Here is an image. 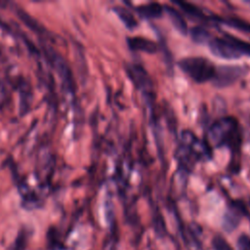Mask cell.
Returning a JSON list of instances; mask_svg holds the SVG:
<instances>
[{"label": "cell", "mask_w": 250, "mask_h": 250, "mask_svg": "<svg viewBox=\"0 0 250 250\" xmlns=\"http://www.w3.org/2000/svg\"><path fill=\"white\" fill-rule=\"evenodd\" d=\"M210 51L223 59H237L242 56H250V43L243 41L231 34H225L208 41Z\"/></svg>", "instance_id": "cell-1"}, {"label": "cell", "mask_w": 250, "mask_h": 250, "mask_svg": "<svg viewBox=\"0 0 250 250\" xmlns=\"http://www.w3.org/2000/svg\"><path fill=\"white\" fill-rule=\"evenodd\" d=\"M181 69L197 83L213 80L216 74V66L211 61L202 57H188L179 62Z\"/></svg>", "instance_id": "cell-2"}, {"label": "cell", "mask_w": 250, "mask_h": 250, "mask_svg": "<svg viewBox=\"0 0 250 250\" xmlns=\"http://www.w3.org/2000/svg\"><path fill=\"white\" fill-rule=\"evenodd\" d=\"M241 68L237 66H223L216 70V74L213 80H216V84L219 86L229 85L238 78Z\"/></svg>", "instance_id": "cell-3"}, {"label": "cell", "mask_w": 250, "mask_h": 250, "mask_svg": "<svg viewBox=\"0 0 250 250\" xmlns=\"http://www.w3.org/2000/svg\"><path fill=\"white\" fill-rule=\"evenodd\" d=\"M128 46L131 50L142 51L148 54H153L157 51V45L152 40L142 36H134L127 38Z\"/></svg>", "instance_id": "cell-4"}, {"label": "cell", "mask_w": 250, "mask_h": 250, "mask_svg": "<svg viewBox=\"0 0 250 250\" xmlns=\"http://www.w3.org/2000/svg\"><path fill=\"white\" fill-rule=\"evenodd\" d=\"M136 11L142 18L156 19L161 17L163 12V7L157 2H150V3L137 7Z\"/></svg>", "instance_id": "cell-5"}, {"label": "cell", "mask_w": 250, "mask_h": 250, "mask_svg": "<svg viewBox=\"0 0 250 250\" xmlns=\"http://www.w3.org/2000/svg\"><path fill=\"white\" fill-rule=\"evenodd\" d=\"M164 10L166 11L171 22L173 23V25L181 32V33H184L186 34L187 31H188V25H187V22L185 21V18L183 17V15L178 11L176 10L175 8L173 7H168V6H165Z\"/></svg>", "instance_id": "cell-6"}, {"label": "cell", "mask_w": 250, "mask_h": 250, "mask_svg": "<svg viewBox=\"0 0 250 250\" xmlns=\"http://www.w3.org/2000/svg\"><path fill=\"white\" fill-rule=\"evenodd\" d=\"M128 72L131 76V79L135 82L137 86L144 87L147 86V84H150V80L148 79L146 72L140 65L130 66L128 68Z\"/></svg>", "instance_id": "cell-7"}, {"label": "cell", "mask_w": 250, "mask_h": 250, "mask_svg": "<svg viewBox=\"0 0 250 250\" xmlns=\"http://www.w3.org/2000/svg\"><path fill=\"white\" fill-rule=\"evenodd\" d=\"M115 13L119 17V19L122 21V22L125 24V26L129 29H133L138 25V21L133 16L131 12H129L126 8L123 7H115L114 8Z\"/></svg>", "instance_id": "cell-8"}, {"label": "cell", "mask_w": 250, "mask_h": 250, "mask_svg": "<svg viewBox=\"0 0 250 250\" xmlns=\"http://www.w3.org/2000/svg\"><path fill=\"white\" fill-rule=\"evenodd\" d=\"M187 15L190 16V17H193V18H196V19H204L205 18V15L202 13V11L194 6L193 4H190V3H188V2H185V1H177L175 2Z\"/></svg>", "instance_id": "cell-9"}, {"label": "cell", "mask_w": 250, "mask_h": 250, "mask_svg": "<svg viewBox=\"0 0 250 250\" xmlns=\"http://www.w3.org/2000/svg\"><path fill=\"white\" fill-rule=\"evenodd\" d=\"M190 35L194 41L198 43H202L204 41H207L209 33L204 28L200 26H195L190 30Z\"/></svg>", "instance_id": "cell-10"}, {"label": "cell", "mask_w": 250, "mask_h": 250, "mask_svg": "<svg viewBox=\"0 0 250 250\" xmlns=\"http://www.w3.org/2000/svg\"><path fill=\"white\" fill-rule=\"evenodd\" d=\"M26 235L24 232H21L18 235L16 240L11 244L7 250H25L26 248Z\"/></svg>", "instance_id": "cell-11"}, {"label": "cell", "mask_w": 250, "mask_h": 250, "mask_svg": "<svg viewBox=\"0 0 250 250\" xmlns=\"http://www.w3.org/2000/svg\"><path fill=\"white\" fill-rule=\"evenodd\" d=\"M229 24L234 28L240 29V30H245L246 32H250V23L241 21L239 19H235V18H230L229 20Z\"/></svg>", "instance_id": "cell-12"}, {"label": "cell", "mask_w": 250, "mask_h": 250, "mask_svg": "<svg viewBox=\"0 0 250 250\" xmlns=\"http://www.w3.org/2000/svg\"><path fill=\"white\" fill-rule=\"evenodd\" d=\"M213 248L214 250H232L229 243L219 235L213 239Z\"/></svg>", "instance_id": "cell-13"}]
</instances>
